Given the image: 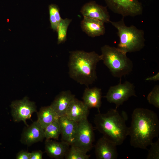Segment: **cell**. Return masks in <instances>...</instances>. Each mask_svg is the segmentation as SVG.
<instances>
[{"label":"cell","mask_w":159,"mask_h":159,"mask_svg":"<svg viewBox=\"0 0 159 159\" xmlns=\"http://www.w3.org/2000/svg\"><path fill=\"white\" fill-rule=\"evenodd\" d=\"M128 135L130 145L135 148L147 149L159 134V120L154 111L147 108L135 109L132 114Z\"/></svg>","instance_id":"6da1fadb"},{"label":"cell","mask_w":159,"mask_h":159,"mask_svg":"<svg viewBox=\"0 0 159 159\" xmlns=\"http://www.w3.org/2000/svg\"><path fill=\"white\" fill-rule=\"evenodd\" d=\"M69 54L68 67L70 77L88 87L97 80L96 66L101 60V55L94 51L78 50L70 51Z\"/></svg>","instance_id":"7a4b0ae2"},{"label":"cell","mask_w":159,"mask_h":159,"mask_svg":"<svg viewBox=\"0 0 159 159\" xmlns=\"http://www.w3.org/2000/svg\"><path fill=\"white\" fill-rule=\"evenodd\" d=\"M120 114L117 108L111 109L104 113L95 115L94 123L96 129L116 145L122 144L128 136V127L126 124L125 114Z\"/></svg>","instance_id":"3957f363"},{"label":"cell","mask_w":159,"mask_h":159,"mask_svg":"<svg viewBox=\"0 0 159 159\" xmlns=\"http://www.w3.org/2000/svg\"><path fill=\"white\" fill-rule=\"evenodd\" d=\"M110 23L117 30L119 42L117 48L127 54L139 51L145 46V39L143 30L131 25L127 26L124 17L120 20Z\"/></svg>","instance_id":"277c9868"},{"label":"cell","mask_w":159,"mask_h":159,"mask_svg":"<svg viewBox=\"0 0 159 159\" xmlns=\"http://www.w3.org/2000/svg\"><path fill=\"white\" fill-rule=\"evenodd\" d=\"M101 60L114 77L121 79L132 71V61L117 47L105 45L101 49Z\"/></svg>","instance_id":"5b68a950"},{"label":"cell","mask_w":159,"mask_h":159,"mask_svg":"<svg viewBox=\"0 0 159 159\" xmlns=\"http://www.w3.org/2000/svg\"><path fill=\"white\" fill-rule=\"evenodd\" d=\"M132 96H137L134 84L127 81L122 83L120 80L118 84L110 87L104 97L108 102L114 104L117 109Z\"/></svg>","instance_id":"8992f818"},{"label":"cell","mask_w":159,"mask_h":159,"mask_svg":"<svg viewBox=\"0 0 159 159\" xmlns=\"http://www.w3.org/2000/svg\"><path fill=\"white\" fill-rule=\"evenodd\" d=\"M94 140L93 128L87 118L78 122L75 140L72 145L87 153L93 147Z\"/></svg>","instance_id":"52a82bcc"},{"label":"cell","mask_w":159,"mask_h":159,"mask_svg":"<svg viewBox=\"0 0 159 159\" xmlns=\"http://www.w3.org/2000/svg\"><path fill=\"white\" fill-rule=\"evenodd\" d=\"M107 6L114 13L123 17H134L141 14L142 3L138 0H104Z\"/></svg>","instance_id":"ba28073f"},{"label":"cell","mask_w":159,"mask_h":159,"mask_svg":"<svg viewBox=\"0 0 159 159\" xmlns=\"http://www.w3.org/2000/svg\"><path fill=\"white\" fill-rule=\"evenodd\" d=\"M10 107L13 121L18 122L23 121L26 126L28 125L26 120L30 119L32 114L37 112L35 102L29 100L27 97L13 101Z\"/></svg>","instance_id":"9c48e42d"},{"label":"cell","mask_w":159,"mask_h":159,"mask_svg":"<svg viewBox=\"0 0 159 159\" xmlns=\"http://www.w3.org/2000/svg\"><path fill=\"white\" fill-rule=\"evenodd\" d=\"M80 11L84 17L97 19L104 23H110V21L107 6L100 5L94 1L85 4Z\"/></svg>","instance_id":"30bf717a"},{"label":"cell","mask_w":159,"mask_h":159,"mask_svg":"<svg viewBox=\"0 0 159 159\" xmlns=\"http://www.w3.org/2000/svg\"><path fill=\"white\" fill-rule=\"evenodd\" d=\"M117 145L103 136L97 140L95 145V153L97 159H116L118 156Z\"/></svg>","instance_id":"8fae6325"},{"label":"cell","mask_w":159,"mask_h":159,"mask_svg":"<svg viewBox=\"0 0 159 159\" xmlns=\"http://www.w3.org/2000/svg\"><path fill=\"white\" fill-rule=\"evenodd\" d=\"M45 138L44 129L37 121L33 122L23 129L21 135V143L28 146L39 142Z\"/></svg>","instance_id":"7c38bea8"},{"label":"cell","mask_w":159,"mask_h":159,"mask_svg":"<svg viewBox=\"0 0 159 159\" xmlns=\"http://www.w3.org/2000/svg\"><path fill=\"white\" fill-rule=\"evenodd\" d=\"M61 141L72 145L75 140L78 122L70 120L65 115L58 118Z\"/></svg>","instance_id":"4fadbf2b"},{"label":"cell","mask_w":159,"mask_h":159,"mask_svg":"<svg viewBox=\"0 0 159 159\" xmlns=\"http://www.w3.org/2000/svg\"><path fill=\"white\" fill-rule=\"evenodd\" d=\"M89 108L83 101L74 97L70 102L65 116L68 119L78 122L87 118Z\"/></svg>","instance_id":"5bb4252c"},{"label":"cell","mask_w":159,"mask_h":159,"mask_svg":"<svg viewBox=\"0 0 159 159\" xmlns=\"http://www.w3.org/2000/svg\"><path fill=\"white\" fill-rule=\"evenodd\" d=\"M75 97L69 90L63 91L55 97L50 106L59 117L65 116L72 101Z\"/></svg>","instance_id":"9a60e30c"},{"label":"cell","mask_w":159,"mask_h":159,"mask_svg":"<svg viewBox=\"0 0 159 159\" xmlns=\"http://www.w3.org/2000/svg\"><path fill=\"white\" fill-rule=\"evenodd\" d=\"M70 146L68 143L62 141L59 142L51 139H46L45 142V152L51 158L63 159Z\"/></svg>","instance_id":"2e32d148"},{"label":"cell","mask_w":159,"mask_h":159,"mask_svg":"<svg viewBox=\"0 0 159 159\" xmlns=\"http://www.w3.org/2000/svg\"><path fill=\"white\" fill-rule=\"evenodd\" d=\"M80 26L82 30L92 37L103 35L105 32L104 23L97 19L84 17Z\"/></svg>","instance_id":"e0dca14e"},{"label":"cell","mask_w":159,"mask_h":159,"mask_svg":"<svg viewBox=\"0 0 159 159\" xmlns=\"http://www.w3.org/2000/svg\"><path fill=\"white\" fill-rule=\"evenodd\" d=\"M101 89L97 87L86 88L84 91L82 99L83 102L90 109L94 108L99 111L101 104Z\"/></svg>","instance_id":"ac0fdd59"},{"label":"cell","mask_w":159,"mask_h":159,"mask_svg":"<svg viewBox=\"0 0 159 159\" xmlns=\"http://www.w3.org/2000/svg\"><path fill=\"white\" fill-rule=\"evenodd\" d=\"M37 115V121L44 129L59 117L50 106L42 107Z\"/></svg>","instance_id":"d6986e66"},{"label":"cell","mask_w":159,"mask_h":159,"mask_svg":"<svg viewBox=\"0 0 159 159\" xmlns=\"http://www.w3.org/2000/svg\"><path fill=\"white\" fill-rule=\"evenodd\" d=\"M48 8L51 28L57 31L58 24L62 19L60 14L59 8L54 4L49 5Z\"/></svg>","instance_id":"ffe728a7"},{"label":"cell","mask_w":159,"mask_h":159,"mask_svg":"<svg viewBox=\"0 0 159 159\" xmlns=\"http://www.w3.org/2000/svg\"><path fill=\"white\" fill-rule=\"evenodd\" d=\"M72 19L67 18L62 19L59 23L57 31L58 44L64 43L67 40L68 29Z\"/></svg>","instance_id":"44dd1931"},{"label":"cell","mask_w":159,"mask_h":159,"mask_svg":"<svg viewBox=\"0 0 159 159\" xmlns=\"http://www.w3.org/2000/svg\"><path fill=\"white\" fill-rule=\"evenodd\" d=\"M58 119L55 120L44 129L45 138L46 139H59L61 132Z\"/></svg>","instance_id":"7402d4cb"},{"label":"cell","mask_w":159,"mask_h":159,"mask_svg":"<svg viewBox=\"0 0 159 159\" xmlns=\"http://www.w3.org/2000/svg\"><path fill=\"white\" fill-rule=\"evenodd\" d=\"M90 157V155L87 154V153L77 147L71 145L64 158L65 159H89Z\"/></svg>","instance_id":"603a6c76"},{"label":"cell","mask_w":159,"mask_h":159,"mask_svg":"<svg viewBox=\"0 0 159 159\" xmlns=\"http://www.w3.org/2000/svg\"><path fill=\"white\" fill-rule=\"evenodd\" d=\"M149 103L157 108H159V85H155L147 97Z\"/></svg>","instance_id":"cb8c5ba5"},{"label":"cell","mask_w":159,"mask_h":159,"mask_svg":"<svg viewBox=\"0 0 159 159\" xmlns=\"http://www.w3.org/2000/svg\"><path fill=\"white\" fill-rule=\"evenodd\" d=\"M150 149L148 151L147 159H159V139L155 142H153L150 145Z\"/></svg>","instance_id":"d4e9b609"},{"label":"cell","mask_w":159,"mask_h":159,"mask_svg":"<svg viewBox=\"0 0 159 159\" xmlns=\"http://www.w3.org/2000/svg\"><path fill=\"white\" fill-rule=\"evenodd\" d=\"M30 153L24 150H21L17 154L16 158V159H30Z\"/></svg>","instance_id":"484cf974"},{"label":"cell","mask_w":159,"mask_h":159,"mask_svg":"<svg viewBox=\"0 0 159 159\" xmlns=\"http://www.w3.org/2000/svg\"><path fill=\"white\" fill-rule=\"evenodd\" d=\"M43 153L40 150L33 151L30 153V159H42Z\"/></svg>","instance_id":"4316f807"},{"label":"cell","mask_w":159,"mask_h":159,"mask_svg":"<svg viewBox=\"0 0 159 159\" xmlns=\"http://www.w3.org/2000/svg\"><path fill=\"white\" fill-rule=\"evenodd\" d=\"M145 80L147 81H156L159 80V72H158L153 76L146 78Z\"/></svg>","instance_id":"83f0119b"}]
</instances>
